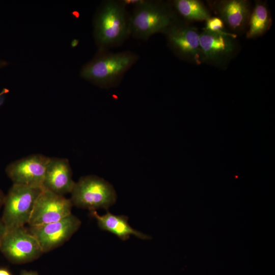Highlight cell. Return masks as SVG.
Wrapping results in <instances>:
<instances>
[{
	"label": "cell",
	"instance_id": "9a60e30c",
	"mask_svg": "<svg viewBox=\"0 0 275 275\" xmlns=\"http://www.w3.org/2000/svg\"><path fill=\"white\" fill-rule=\"evenodd\" d=\"M271 23L270 14L267 6L261 2L256 3L249 19L246 38L254 39L263 35L270 29Z\"/></svg>",
	"mask_w": 275,
	"mask_h": 275
},
{
	"label": "cell",
	"instance_id": "30bf717a",
	"mask_svg": "<svg viewBox=\"0 0 275 275\" xmlns=\"http://www.w3.org/2000/svg\"><path fill=\"white\" fill-rule=\"evenodd\" d=\"M164 34L171 48L179 57L196 64L203 62L198 30L178 22Z\"/></svg>",
	"mask_w": 275,
	"mask_h": 275
},
{
	"label": "cell",
	"instance_id": "8fae6325",
	"mask_svg": "<svg viewBox=\"0 0 275 275\" xmlns=\"http://www.w3.org/2000/svg\"><path fill=\"white\" fill-rule=\"evenodd\" d=\"M236 37L203 30L200 36L203 62L221 64L228 60L235 51Z\"/></svg>",
	"mask_w": 275,
	"mask_h": 275
},
{
	"label": "cell",
	"instance_id": "6da1fadb",
	"mask_svg": "<svg viewBox=\"0 0 275 275\" xmlns=\"http://www.w3.org/2000/svg\"><path fill=\"white\" fill-rule=\"evenodd\" d=\"M131 35L130 15L120 1L102 3L94 21V35L100 50L121 44Z\"/></svg>",
	"mask_w": 275,
	"mask_h": 275
},
{
	"label": "cell",
	"instance_id": "ac0fdd59",
	"mask_svg": "<svg viewBox=\"0 0 275 275\" xmlns=\"http://www.w3.org/2000/svg\"><path fill=\"white\" fill-rule=\"evenodd\" d=\"M9 92V90L4 88L0 92V106H1L4 103L6 100L7 94Z\"/></svg>",
	"mask_w": 275,
	"mask_h": 275
},
{
	"label": "cell",
	"instance_id": "9c48e42d",
	"mask_svg": "<svg viewBox=\"0 0 275 275\" xmlns=\"http://www.w3.org/2000/svg\"><path fill=\"white\" fill-rule=\"evenodd\" d=\"M80 225L79 219L71 214L57 222L30 227L29 232L36 238L45 253L67 241L78 230Z\"/></svg>",
	"mask_w": 275,
	"mask_h": 275
},
{
	"label": "cell",
	"instance_id": "3957f363",
	"mask_svg": "<svg viewBox=\"0 0 275 275\" xmlns=\"http://www.w3.org/2000/svg\"><path fill=\"white\" fill-rule=\"evenodd\" d=\"M177 23L175 11L158 1L146 0L135 7L130 15L131 34L144 40L156 33L165 34Z\"/></svg>",
	"mask_w": 275,
	"mask_h": 275
},
{
	"label": "cell",
	"instance_id": "7402d4cb",
	"mask_svg": "<svg viewBox=\"0 0 275 275\" xmlns=\"http://www.w3.org/2000/svg\"><path fill=\"white\" fill-rule=\"evenodd\" d=\"M21 275H39L37 273L33 271H24Z\"/></svg>",
	"mask_w": 275,
	"mask_h": 275
},
{
	"label": "cell",
	"instance_id": "7c38bea8",
	"mask_svg": "<svg viewBox=\"0 0 275 275\" xmlns=\"http://www.w3.org/2000/svg\"><path fill=\"white\" fill-rule=\"evenodd\" d=\"M75 184L69 160L63 158L50 157L42 188L64 196L71 193Z\"/></svg>",
	"mask_w": 275,
	"mask_h": 275
},
{
	"label": "cell",
	"instance_id": "277c9868",
	"mask_svg": "<svg viewBox=\"0 0 275 275\" xmlns=\"http://www.w3.org/2000/svg\"><path fill=\"white\" fill-rule=\"evenodd\" d=\"M71 201L78 208L94 211L107 209L116 201L117 194L113 185L95 175L81 177L75 182L71 193Z\"/></svg>",
	"mask_w": 275,
	"mask_h": 275
},
{
	"label": "cell",
	"instance_id": "5bb4252c",
	"mask_svg": "<svg viewBox=\"0 0 275 275\" xmlns=\"http://www.w3.org/2000/svg\"><path fill=\"white\" fill-rule=\"evenodd\" d=\"M90 215L96 219L101 229L115 234L122 240H127L131 235L142 239L151 238L149 235L132 228L128 224V218L126 215H114L109 211L100 215L95 210L91 211Z\"/></svg>",
	"mask_w": 275,
	"mask_h": 275
},
{
	"label": "cell",
	"instance_id": "52a82bcc",
	"mask_svg": "<svg viewBox=\"0 0 275 275\" xmlns=\"http://www.w3.org/2000/svg\"><path fill=\"white\" fill-rule=\"evenodd\" d=\"M72 205L70 199L42 188L28 224L38 226L60 221L72 214Z\"/></svg>",
	"mask_w": 275,
	"mask_h": 275
},
{
	"label": "cell",
	"instance_id": "d6986e66",
	"mask_svg": "<svg viewBox=\"0 0 275 275\" xmlns=\"http://www.w3.org/2000/svg\"><path fill=\"white\" fill-rule=\"evenodd\" d=\"M7 231V229L2 219H0V243Z\"/></svg>",
	"mask_w": 275,
	"mask_h": 275
},
{
	"label": "cell",
	"instance_id": "2e32d148",
	"mask_svg": "<svg viewBox=\"0 0 275 275\" xmlns=\"http://www.w3.org/2000/svg\"><path fill=\"white\" fill-rule=\"evenodd\" d=\"M173 4L176 11L188 21H206L211 17L209 10L200 1L176 0Z\"/></svg>",
	"mask_w": 275,
	"mask_h": 275
},
{
	"label": "cell",
	"instance_id": "cb8c5ba5",
	"mask_svg": "<svg viewBox=\"0 0 275 275\" xmlns=\"http://www.w3.org/2000/svg\"><path fill=\"white\" fill-rule=\"evenodd\" d=\"M1 194H0V204H1Z\"/></svg>",
	"mask_w": 275,
	"mask_h": 275
},
{
	"label": "cell",
	"instance_id": "8992f818",
	"mask_svg": "<svg viewBox=\"0 0 275 275\" xmlns=\"http://www.w3.org/2000/svg\"><path fill=\"white\" fill-rule=\"evenodd\" d=\"M0 250L17 263L31 261L43 253L36 238L23 227L7 230L0 243Z\"/></svg>",
	"mask_w": 275,
	"mask_h": 275
},
{
	"label": "cell",
	"instance_id": "7a4b0ae2",
	"mask_svg": "<svg viewBox=\"0 0 275 275\" xmlns=\"http://www.w3.org/2000/svg\"><path fill=\"white\" fill-rule=\"evenodd\" d=\"M138 56L130 51L100 53L81 69L80 75L101 87L117 84L136 62Z\"/></svg>",
	"mask_w": 275,
	"mask_h": 275
},
{
	"label": "cell",
	"instance_id": "ffe728a7",
	"mask_svg": "<svg viewBox=\"0 0 275 275\" xmlns=\"http://www.w3.org/2000/svg\"><path fill=\"white\" fill-rule=\"evenodd\" d=\"M9 62L5 60H0V69L4 68L8 66Z\"/></svg>",
	"mask_w": 275,
	"mask_h": 275
},
{
	"label": "cell",
	"instance_id": "603a6c76",
	"mask_svg": "<svg viewBox=\"0 0 275 275\" xmlns=\"http://www.w3.org/2000/svg\"><path fill=\"white\" fill-rule=\"evenodd\" d=\"M0 275H11V274L6 269H0Z\"/></svg>",
	"mask_w": 275,
	"mask_h": 275
},
{
	"label": "cell",
	"instance_id": "44dd1931",
	"mask_svg": "<svg viewBox=\"0 0 275 275\" xmlns=\"http://www.w3.org/2000/svg\"><path fill=\"white\" fill-rule=\"evenodd\" d=\"M78 43L79 41L77 39H73L71 43V46L72 47H75L78 45Z\"/></svg>",
	"mask_w": 275,
	"mask_h": 275
},
{
	"label": "cell",
	"instance_id": "4fadbf2b",
	"mask_svg": "<svg viewBox=\"0 0 275 275\" xmlns=\"http://www.w3.org/2000/svg\"><path fill=\"white\" fill-rule=\"evenodd\" d=\"M219 17L231 30L239 33L246 28L251 13L250 3L245 0H226L216 2Z\"/></svg>",
	"mask_w": 275,
	"mask_h": 275
},
{
	"label": "cell",
	"instance_id": "e0dca14e",
	"mask_svg": "<svg viewBox=\"0 0 275 275\" xmlns=\"http://www.w3.org/2000/svg\"><path fill=\"white\" fill-rule=\"evenodd\" d=\"M204 31L209 32L231 36H237L236 34L228 32L225 28V23L218 17H210L206 21Z\"/></svg>",
	"mask_w": 275,
	"mask_h": 275
},
{
	"label": "cell",
	"instance_id": "5b68a950",
	"mask_svg": "<svg viewBox=\"0 0 275 275\" xmlns=\"http://www.w3.org/2000/svg\"><path fill=\"white\" fill-rule=\"evenodd\" d=\"M42 188L13 184L4 201L2 221L7 230L28 224Z\"/></svg>",
	"mask_w": 275,
	"mask_h": 275
},
{
	"label": "cell",
	"instance_id": "ba28073f",
	"mask_svg": "<svg viewBox=\"0 0 275 275\" xmlns=\"http://www.w3.org/2000/svg\"><path fill=\"white\" fill-rule=\"evenodd\" d=\"M49 157L32 154L10 163L6 172L13 184L42 188Z\"/></svg>",
	"mask_w": 275,
	"mask_h": 275
}]
</instances>
